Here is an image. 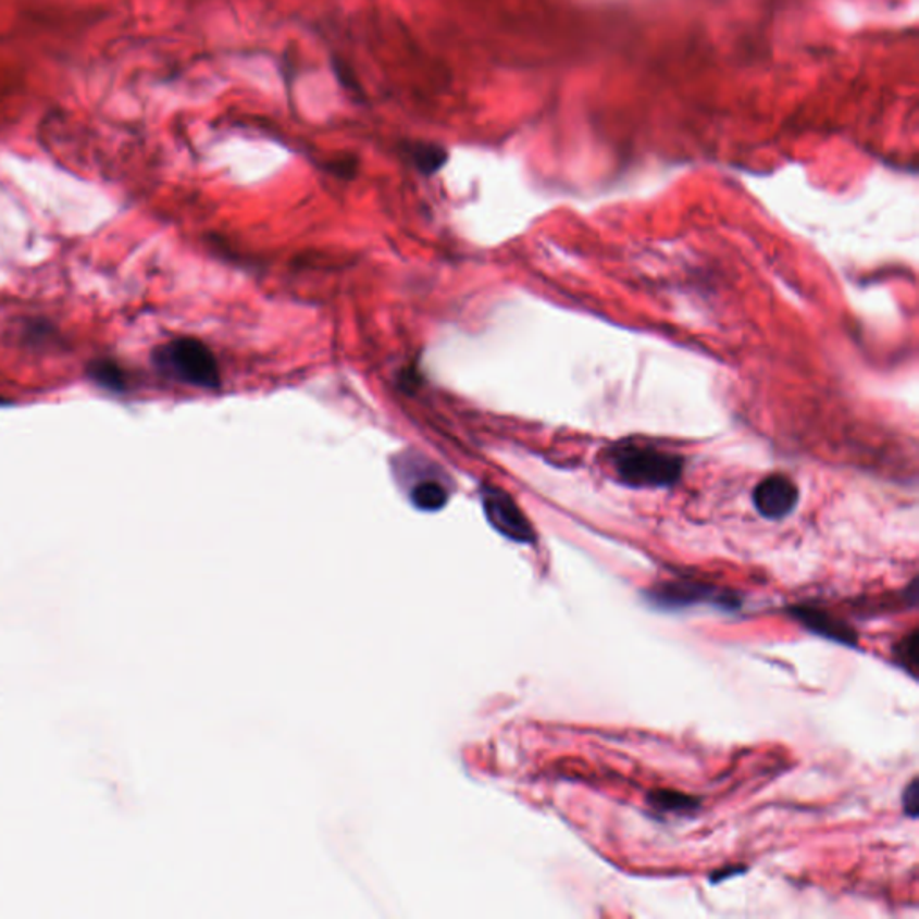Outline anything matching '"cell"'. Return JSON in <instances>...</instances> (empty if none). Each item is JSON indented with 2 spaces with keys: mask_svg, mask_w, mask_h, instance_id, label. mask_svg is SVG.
<instances>
[{
  "mask_svg": "<svg viewBox=\"0 0 919 919\" xmlns=\"http://www.w3.org/2000/svg\"><path fill=\"white\" fill-rule=\"evenodd\" d=\"M607 460L618 480L632 488H667L681 480L684 458L658 447L620 442L607 451Z\"/></svg>",
  "mask_w": 919,
  "mask_h": 919,
  "instance_id": "1",
  "label": "cell"
},
{
  "mask_svg": "<svg viewBox=\"0 0 919 919\" xmlns=\"http://www.w3.org/2000/svg\"><path fill=\"white\" fill-rule=\"evenodd\" d=\"M157 365L185 385L198 388L220 386V370L211 350L193 338L173 339L157 350Z\"/></svg>",
  "mask_w": 919,
  "mask_h": 919,
  "instance_id": "2",
  "label": "cell"
},
{
  "mask_svg": "<svg viewBox=\"0 0 919 919\" xmlns=\"http://www.w3.org/2000/svg\"><path fill=\"white\" fill-rule=\"evenodd\" d=\"M647 598L650 604L659 609H683V607L697 606L709 601L713 606L724 609H736L740 600L735 593L717 589V587L695 581H670L661 582L658 586L648 591Z\"/></svg>",
  "mask_w": 919,
  "mask_h": 919,
  "instance_id": "3",
  "label": "cell"
},
{
  "mask_svg": "<svg viewBox=\"0 0 919 919\" xmlns=\"http://www.w3.org/2000/svg\"><path fill=\"white\" fill-rule=\"evenodd\" d=\"M482 505L488 523L507 539L530 545L535 541V532L526 516L521 512L514 499L498 487L482 488Z\"/></svg>",
  "mask_w": 919,
  "mask_h": 919,
  "instance_id": "4",
  "label": "cell"
},
{
  "mask_svg": "<svg viewBox=\"0 0 919 919\" xmlns=\"http://www.w3.org/2000/svg\"><path fill=\"white\" fill-rule=\"evenodd\" d=\"M799 504V488L785 474H771L753 490V505L761 518L780 521L791 516Z\"/></svg>",
  "mask_w": 919,
  "mask_h": 919,
  "instance_id": "5",
  "label": "cell"
},
{
  "mask_svg": "<svg viewBox=\"0 0 919 919\" xmlns=\"http://www.w3.org/2000/svg\"><path fill=\"white\" fill-rule=\"evenodd\" d=\"M791 614L794 620H797L803 626H807L808 631L814 632L817 636L827 637V639L847 645V647H855L858 643L857 632L853 631L852 626L847 625L841 618H835L830 612L824 611L821 607H792Z\"/></svg>",
  "mask_w": 919,
  "mask_h": 919,
  "instance_id": "6",
  "label": "cell"
},
{
  "mask_svg": "<svg viewBox=\"0 0 919 919\" xmlns=\"http://www.w3.org/2000/svg\"><path fill=\"white\" fill-rule=\"evenodd\" d=\"M405 148L406 154L410 157L411 162L422 175L437 173L447 162V151L442 146L430 145V142H408Z\"/></svg>",
  "mask_w": 919,
  "mask_h": 919,
  "instance_id": "7",
  "label": "cell"
},
{
  "mask_svg": "<svg viewBox=\"0 0 919 919\" xmlns=\"http://www.w3.org/2000/svg\"><path fill=\"white\" fill-rule=\"evenodd\" d=\"M647 802L654 810L662 811V814H692L700 808L699 797L675 791L650 792Z\"/></svg>",
  "mask_w": 919,
  "mask_h": 919,
  "instance_id": "8",
  "label": "cell"
},
{
  "mask_svg": "<svg viewBox=\"0 0 919 919\" xmlns=\"http://www.w3.org/2000/svg\"><path fill=\"white\" fill-rule=\"evenodd\" d=\"M411 504L415 505L419 510H426V512H435L440 510L449 499V493L446 487L438 482H421L411 490Z\"/></svg>",
  "mask_w": 919,
  "mask_h": 919,
  "instance_id": "9",
  "label": "cell"
},
{
  "mask_svg": "<svg viewBox=\"0 0 919 919\" xmlns=\"http://www.w3.org/2000/svg\"><path fill=\"white\" fill-rule=\"evenodd\" d=\"M918 631L915 629L910 634L902 637V642L896 643L893 648L894 662L915 679L918 673Z\"/></svg>",
  "mask_w": 919,
  "mask_h": 919,
  "instance_id": "10",
  "label": "cell"
},
{
  "mask_svg": "<svg viewBox=\"0 0 919 919\" xmlns=\"http://www.w3.org/2000/svg\"><path fill=\"white\" fill-rule=\"evenodd\" d=\"M90 377L104 388H110V390H123L124 388L123 370L112 361L92 363L90 365Z\"/></svg>",
  "mask_w": 919,
  "mask_h": 919,
  "instance_id": "11",
  "label": "cell"
},
{
  "mask_svg": "<svg viewBox=\"0 0 919 919\" xmlns=\"http://www.w3.org/2000/svg\"><path fill=\"white\" fill-rule=\"evenodd\" d=\"M902 807H904L905 816L910 819H916L919 814V786L918 780L910 781L909 785L905 786L904 794H902Z\"/></svg>",
  "mask_w": 919,
  "mask_h": 919,
  "instance_id": "12",
  "label": "cell"
},
{
  "mask_svg": "<svg viewBox=\"0 0 919 919\" xmlns=\"http://www.w3.org/2000/svg\"><path fill=\"white\" fill-rule=\"evenodd\" d=\"M0 402H2V399H0Z\"/></svg>",
  "mask_w": 919,
  "mask_h": 919,
  "instance_id": "13",
  "label": "cell"
}]
</instances>
